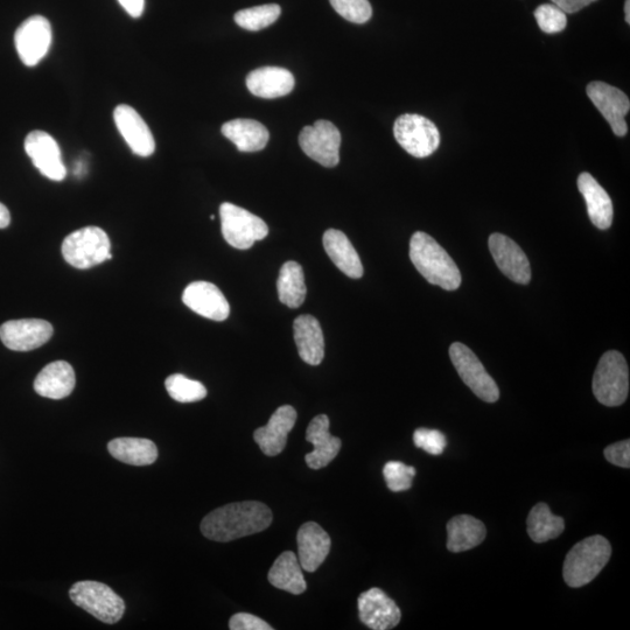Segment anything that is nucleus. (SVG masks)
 Masks as SVG:
<instances>
[{
  "label": "nucleus",
  "instance_id": "obj_40",
  "mask_svg": "<svg viewBox=\"0 0 630 630\" xmlns=\"http://www.w3.org/2000/svg\"><path fill=\"white\" fill-rule=\"evenodd\" d=\"M605 458L615 466L629 468L630 466V441L623 440L605 448Z\"/></svg>",
  "mask_w": 630,
  "mask_h": 630
},
{
  "label": "nucleus",
  "instance_id": "obj_2",
  "mask_svg": "<svg viewBox=\"0 0 630 630\" xmlns=\"http://www.w3.org/2000/svg\"><path fill=\"white\" fill-rule=\"evenodd\" d=\"M410 258L427 282L446 291L458 290L461 273L446 250L433 237L417 231L410 241Z\"/></svg>",
  "mask_w": 630,
  "mask_h": 630
},
{
  "label": "nucleus",
  "instance_id": "obj_24",
  "mask_svg": "<svg viewBox=\"0 0 630 630\" xmlns=\"http://www.w3.org/2000/svg\"><path fill=\"white\" fill-rule=\"evenodd\" d=\"M578 188L584 196L587 213L594 226L601 230L611 227L614 215L613 202L605 189L586 172L579 175Z\"/></svg>",
  "mask_w": 630,
  "mask_h": 630
},
{
  "label": "nucleus",
  "instance_id": "obj_33",
  "mask_svg": "<svg viewBox=\"0 0 630 630\" xmlns=\"http://www.w3.org/2000/svg\"><path fill=\"white\" fill-rule=\"evenodd\" d=\"M282 9L277 4L251 7L235 14V23L244 30L257 32L271 26L280 17Z\"/></svg>",
  "mask_w": 630,
  "mask_h": 630
},
{
  "label": "nucleus",
  "instance_id": "obj_27",
  "mask_svg": "<svg viewBox=\"0 0 630 630\" xmlns=\"http://www.w3.org/2000/svg\"><path fill=\"white\" fill-rule=\"evenodd\" d=\"M487 536L485 524L471 515H459L447 523V549L459 553L476 548Z\"/></svg>",
  "mask_w": 630,
  "mask_h": 630
},
{
  "label": "nucleus",
  "instance_id": "obj_17",
  "mask_svg": "<svg viewBox=\"0 0 630 630\" xmlns=\"http://www.w3.org/2000/svg\"><path fill=\"white\" fill-rule=\"evenodd\" d=\"M114 119L119 132L128 143L131 151L139 157H150L156 151V140L138 112L130 105L122 104L114 111Z\"/></svg>",
  "mask_w": 630,
  "mask_h": 630
},
{
  "label": "nucleus",
  "instance_id": "obj_21",
  "mask_svg": "<svg viewBox=\"0 0 630 630\" xmlns=\"http://www.w3.org/2000/svg\"><path fill=\"white\" fill-rule=\"evenodd\" d=\"M297 542L298 559L303 570L317 571L331 551V537L318 523L307 522L301 525Z\"/></svg>",
  "mask_w": 630,
  "mask_h": 630
},
{
  "label": "nucleus",
  "instance_id": "obj_7",
  "mask_svg": "<svg viewBox=\"0 0 630 630\" xmlns=\"http://www.w3.org/2000/svg\"><path fill=\"white\" fill-rule=\"evenodd\" d=\"M220 217L224 240L235 249H250L255 242L264 240L269 234V227L261 217L233 203H222Z\"/></svg>",
  "mask_w": 630,
  "mask_h": 630
},
{
  "label": "nucleus",
  "instance_id": "obj_42",
  "mask_svg": "<svg viewBox=\"0 0 630 630\" xmlns=\"http://www.w3.org/2000/svg\"><path fill=\"white\" fill-rule=\"evenodd\" d=\"M118 3L132 18L142 16L145 9V0H118Z\"/></svg>",
  "mask_w": 630,
  "mask_h": 630
},
{
  "label": "nucleus",
  "instance_id": "obj_28",
  "mask_svg": "<svg viewBox=\"0 0 630 630\" xmlns=\"http://www.w3.org/2000/svg\"><path fill=\"white\" fill-rule=\"evenodd\" d=\"M223 136L233 142L238 151L258 152L269 143L270 133L254 119L238 118L222 125Z\"/></svg>",
  "mask_w": 630,
  "mask_h": 630
},
{
  "label": "nucleus",
  "instance_id": "obj_1",
  "mask_svg": "<svg viewBox=\"0 0 630 630\" xmlns=\"http://www.w3.org/2000/svg\"><path fill=\"white\" fill-rule=\"evenodd\" d=\"M271 523L272 513L266 504L245 501L215 509L203 518L200 528L210 541L227 543L262 532Z\"/></svg>",
  "mask_w": 630,
  "mask_h": 630
},
{
  "label": "nucleus",
  "instance_id": "obj_31",
  "mask_svg": "<svg viewBox=\"0 0 630 630\" xmlns=\"http://www.w3.org/2000/svg\"><path fill=\"white\" fill-rule=\"evenodd\" d=\"M279 300L290 308H298L303 305L307 289L304 270L297 262H286L280 269L277 280Z\"/></svg>",
  "mask_w": 630,
  "mask_h": 630
},
{
  "label": "nucleus",
  "instance_id": "obj_44",
  "mask_svg": "<svg viewBox=\"0 0 630 630\" xmlns=\"http://www.w3.org/2000/svg\"><path fill=\"white\" fill-rule=\"evenodd\" d=\"M626 21L630 24V0H626L625 4Z\"/></svg>",
  "mask_w": 630,
  "mask_h": 630
},
{
  "label": "nucleus",
  "instance_id": "obj_41",
  "mask_svg": "<svg viewBox=\"0 0 630 630\" xmlns=\"http://www.w3.org/2000/svg\"><path fill=\"white\" fill-rule=\"evenodd\" d=\"M551 2L565 13L572 14L583 10L584 7L592 4L595 0H551Z\"/></svg>",
  "mask_w": 630,
  "mask_h": 630
},
{
  "label": "nucleus",
  "instance_id": "obj_16",
  "mask_svg": "<svg viewBox=\"0 0 630 630\" xmlns=\"http://www.w3.org/2000/svg\"><path fill=\"white\" fill-rule=\"evenodd\" d=\"M359 615L364 625L374 630L395 628L402 619L401 609L381 588H370L359 597Z\"/></svg>",
  "mask_w": 630,
  "mask_h": 630
},
{
  "label": "nucleus",
  "instance_id": "obj_9",
  "mask_svg": "<svg viewBox=\"0 0 630 630\" xmlns=\"http://www.w3.org/2000/svg\"><path fill=\"white\" fill-rule=\"evenodd\" d=\"M450 356L461 380L476 396L487 403L499 401V387L471 349L464 343L454 342L450 348Z\"/></svg>",
  "mask_w": 630,
  "mask_h": 630
},
{
  "label": "nucleus",
  "instance_id": "obj_8",
  "mask_svg": "<svg viewBox=\"0 0 630 630\" xmlns=\"http://www.w3.org/2000/svg\"><path fill=\"white\" fill-rule=\"evenodd\" d=\"M394 133L398 144L416 158L431 156L440 145V133L436 124L420 115L399 116Z\"/></svg>",
  "mask_w": 630,
  "mask_h": 630
},
{
  "label": "nucleus",
  "instance_id": "obj_39",
  "mask_svg": "<svg viewBox=\"0 0 630 630\" xmlns=\"http://www.w3.org/2000/svg\"><path fill=\"white\" fill-rule=\"evenodd\" d=\"M231 630H272L268 622L249 613H237L229 621Z\"/></svg>",
  "mask_w": 630,
  "mask_h": 630
},
{
  "label": "nucleus",
  "instance_id": "obj_22",
  "mask_svg": "<svg viewBox=\"0 0 630 630\" xmlns=\"http://www.w3.org/2000/svg\"><path fill=\"white\" fill-rule=\"evenodd\" d=\"M294 341L301 360L310 366H319L325 357L324 333L313 315H300L293 322Z\"/></svg>",
  "mask_w": 630,
  "mask_h": 630
},
{
  "label": "nucleus",
  "instance_id": "obj_25",
  "mask_svg": "<svg viewBox=\"0 0 630 630\" xmlns=\"http://www.w3.org/2000/svg\"><path fill=\"white\" fill-rule=\"evenodd\" d=\"M247 87L252 95L271 100L289 95L294 88V77L284 68H258L248 75Z\"/></svg>",
  "mask_w": 630,
  "mask_h": 630
},
{
  "label": "nucleus",
  "instance_id": "obj_35",
  "mask_svg": "<svg viewBox=\"0 0 630 630\" xmlns=\"http://www.w3.org/2000/svg\"><path fill=\"white\" fill-rule=\"evenodd\" d=\"M417 474L416 468L403 462L389 461L383 468L384 480L391 492H405L412 487V480Z\"/></svg>",
  "mask_w": 630,
  "mask_h": 630
},
{
  "label": "nucleus",
  "instance_id": "obj_37",
  "mask_svg": "<svg viewBox=\"0 0 630 630\" xmlns=\"http://www.w3.org/2000/svg\"><path fill=\"white\" fill-rule=\"evenodd\" d=\"M535 18L539 28L549 34L562 32L567 25L566 13L555 4L539 6L535 11Z\"/></svg>",
  "mask_w": 630,
  "mask_h": 630
},
{
  "label": "nucleus",
  "instance_id": "obj_23",
  "mask_svg": "<svg viewBox=\"0 0 630 630\" xmlns=\"http://www.w3.org/2000/svg\"><path fill=\"white\" fill-rule=\"evenodd\" d=\"M76 383L75 371L66 361L47 364L35 378L34 390L49 399H62L72 394Z\"/></svg>",
  "mask_w": 630,
  "mask_h": 630
},
{
  "label": "nucleus",
  "instance_id": "obj_32",
  "mask_svg": "<svg viewBox=\"0 0 630 630\" xmlns=\"http://www.w3.org/2000/svg\"><path fill=\"white\" fill-rule=\"evenodd\" d=\"M528 534L535 543H545L563 534L565 521L555 516L546 503H538L528 516Z\"/></svg>",
  "mask_w": 630,
  "mask_h": 630
},
{
  "label": "nucleus",
  "instance_id": "obj_5",
  "mask_svg": "<svg viewBox=\"0 0 630 630\" xmlns=\"http://www.w3.org/2000/svg\"><path fill=\"white\" fill-rule=\"evenodd\" d=\"M629 392V370L625 357L616 350L602 355L593 377V394L606 406L626 402Z\"/></svg>",
  "mask_w": 630,
  "mask_h": 630
},
{
  "label": "nucleus",
  "instance_id": "obj_43",
  "mask_svg": "<svg viewBox=\"0 0 630 630\" xmlns=\"http://www.w3.org/2000/svg\"><path fill=\"white\" fill-rule=\"evenodd\" d=\"M11 215L9 209L0 203V229H5L10 226Z\"/></svg>",
  "mask_w": 630,
  "mask_h": 630
},
{
  "label": "nucleus",
  "instance_id": "obj_15",
  "mask_svg": "<svg viewBox=\"0 0 630 630\" xmlns=\"http://www.w3.org/2000/svg\"><path fill=\"white\" fill-rule=\"evenodd\" d=\"M489 250L495 263L503 275L517 284H528L531 279V268L527 255L520 245L508 236L493 234L489 237Z\"/></svg>",
  "mask_w": 630,
  "mask_h": 630
},
{
  "label": "nucleus",
  "instance_id": "obj_12",
  "mask_svg": "<svg viewBox=\"0 0 630 630\" xmlns=\"http://www.w3.org/2000/svg\"><path fill=\"white\" fill-rule=\"evenodd\" d=\"M586 93L601 115L611 125L616 136L627 135L628 126L625 117L630 109L629 98L618 88L601 81L588 84Z\"/></svg>",
  "mask_w": 630,
  "mask_h": 630
},
{
  "label": "nucleus",
  "instance_id": "obj_36",
  "mask_svg": "<svg viewBox=\"0 0 630 630\" xmlns=\"http://www.w3.org/2000/svg\"><path fill=\"white\" fill-rule=\"evenodd\" d=\"M341 17L354 24H364L373 16L368 0H329Z\"/></svg>",
  "mask_w": 630,
  "mask_h": 630
},
{
  "label": "nucleus",
  "instance_id": "obj_19",
  "mask_svg": "<svg viewBox=\"0 0 630 630\" xmlns=\"http://www.w3.org/2000/svg\"><path fill=\"white\" fill-rule=\"evenodd\" d=\"M297 411L291 405H283L271 416L268 425L259 427L254 439L268 457L282 453L287 444V436L297 422Z\"/></svg>",
  "mask_w": 630,
  "mask_h": 630
},
{
  "label": "nucleus",
  "instance_id": "obj_38",
  "mask_svg": "<svg viewBox=\"0 0 630 630\" xmlns=\"http://www.w3.org/2000/svg\"><path fill=\"white\" fill-rule=\"evenodd\" d=\"M413 443L431 455L443 454L447 446L445 434L438 430L418 429L413 433Z\"/></svg>",
  "mask_w": 630,
  "mask_h": 630
},
{
  "label": "nucleus",
  "instance_id": "obj_26",
  "mask_svg": "<svg viewBox=\"0 0 630 630\" xmlns=\"http://www.w3.org/2000/svg\"><path fill=\"white\" fill-rule=\"evenodd\" d=\"M324 248L331 261L349 278L359 279L363 276V265L359 254L348 237L340 230L328 229L322 238Z\"/></svg>",
  "mask_w": 630,
  "mask_h": 630
},
{
  "label": "nucleus",
  "instance_id": "obj_18",
  "mask_svg": "<svg viewBox=\"0 0 630 630\" xmlns=\"http://www.w3.org/2000/svg\"><path fill=\"white\" fill-rule=\"evenodd\" d=\"M182 301L193 312L210 320L224 321L230 314L228 300L223 296L219 287L212 283L194 282L189 284L182 294Z\"/></svg>",
  "mask_w": 630,
  "mask_h": 630
},
{
  "label": "nucleus",
  "instance_id": "obj_20",
  "mask_svg": "<svg viewBox=\"0 0 630 630\" xmlns=\"http://www.w3.org/2000/svg\"><path fill=\"white\" fill-rule=\"evenodd\" d=\"M306 440L313 444L314 450L306 454L308 467L320 469L326 467L336 458L341 450V439L329 433V418L319 415L312 419L307 427Z\"/></svg>",
  "mask_w": 630,
  "mask_h": 630
},
{
  "label": "nucleus",
  "instance_id": "obj_14",
  "mask_svg": "<svg viewBox=\"0 0 630 630\" xmlns=\"http://www.w3.org/2000/svg\"><path fill=\"white\" fill-rule=\"evenodd\" d=\"M25 151L42 175L53 181L66 178L61 150L56 140L45 131H33L26 137Z\"/></svg>",
  "mask_w": 630,
  "mask_h": 630
},
{
  "label": "nucleus",
  "instance_id": "obj_4",
  "mask_svg": "<svg viewBox=\"0 0 630 630\" xmlns=\"http://www.w3.org/2000/svg\"><path fill=\"white\" fill-rule=\"evenodd\" d=\"M111 243L105 231L98 227H86L74 231L62 243V255L76 269L94 268L112 258Z\"/></svg>",
  "mask_w": 630,
  "mask_h": 630
},
{
  "label": "nucleus",
  "instance_id": "obj_3",
  "mask_svg": "<svg viewBox=\"0 0 630 630\" xmlns=\"http://www.w3.org/2000/svg\"><path fill=\"white\" fill-rule=\"evenodd\" d=\"M612 556V546L604 536H592L573 546L563 567L565 583L573 588L590 584L604 570Z\"/></svg>",
  "mask_w": 630,
  "mask_h": 630
},
{
  "label": "nucleus",
  "instance_id": "obj_10",
  "mask_svg": "<svg viewBox=\"0 0 630 630\" xmlns=\"http://www.w3.org/2000/svg\"><path fill=\"white\" fill-rule=\"evenodd\" d=\"M301 150L307 157L325 167H335L340 161L341 133L328 121L305 126L299 135Z\"/></svg>",
  "mask_w": 630,
  "mask_h": 630
},
{
  "label": "nucleus",
  "instance_id": "obj_6",
  "mask_svg": "<svg viewBox=\"0 0 630 630\" xmlns=\"http://www.w3.org/2000/svg\"><path fill=\"white\" fill-rule=\"evenodd\" d=\"M69 597L76 606L108 625L121 620L125 612L123 599L98 581H79L70 588Z\"/></svg>",
  "mask_w": 630,
  "mask_h": 630
},
{
  "label": "nucleus",
  "instance_id": "obj_11",
  "mask_svg": "<svg viewBox=\"0 0 630 630\" xmlns=\"http://www.w3.org/2000/svg\"><path fill=\"white\" fill-rule=\"evenodd\" d=\"M52 40L51 23L42 16H33L25 20L14 35L19 58L27 67L37 66L45 58Z\"/></svg>",
  "mask_w": 630,
  "mask_h": 630
},
{
  "label": "nucleus",
  "instance_id": "obj_30",
  "mask_svg": "<svg viewBox=\"0 0 630 630\" xmlns=\"http://www.w3.org/2000/svg\"><path fill=\"white\" fill-rule=\"evenodd\" d=\"M108 451L118 461L131 466H149L158 458V448L144 438H116L108 444Z\"/></svg>",
  "mask_w": 630,
  "mask_h": 630
},
{
  "label": "nucleus",
  "instance_id": "obj_29",
  "mask_svg": "<svg viewBox=\"0 0 630 630\" xmlns=\"http://www.w3.org/2000/svg\"><path fill=\"white\" fill-rule=\"evenodd\" d=\"M270 584L278 590L294 595L304 593L307 588L299 559L292 551H285L273 563L269 571Z\"/></svg>",
  "mask_w": 630,
  "mask_h": 630
},
{
  "label": "nucleus",
  "instance_id": "obj_13",
  "mask_svg": "<svg viewBox=\"0 0 630 630\" xmlns=\"http://www.w3.org/2000/svg\"><path fill=\"white\" fill-rule=\"evenodd\" d=\"M53 332V326L46 320H11L0 326V340L14 352H30L51 340Z\"/></svg>",
  "mask_w": 630,
  "mask_h": 630
},
{
  "label": "nucleus",
  "instance_id": "obj_34",
  "mask_svg": "<svg viewBox=\"0 0 630 630\" xmlns=\"http://www.w3.org/2000/svg\"><path fill=\"white\" fill-rule=\"evenodd\" d=\"M165 387L168 395L179 403L199 402L207 396L205 385L181 374L167 377Z\"/></svg>",
  "mask_w": 630,
  "mask_h": 630
}]
</instances>
